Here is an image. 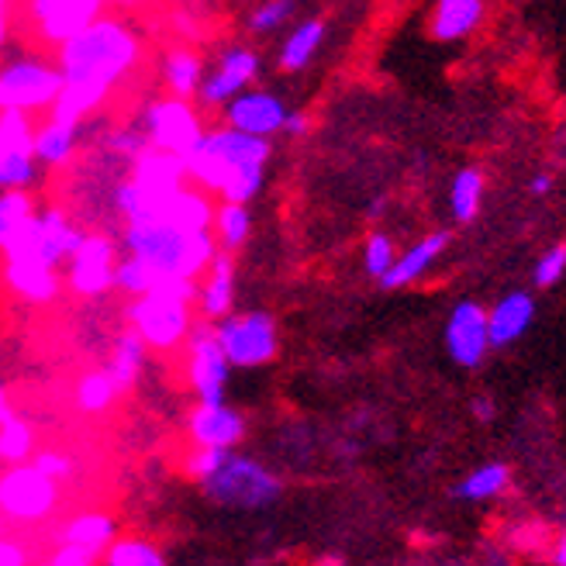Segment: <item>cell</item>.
Here are the masks:
<instances>
[{
	"label": "cell",
	"mask_w": 566,
	"mask_h": 566,
	"mask_svg": "<svg viewBox=\"0 0 566 566\" xmlns=\"http://www.w3.org/2000/svg\"><path fill=\"white\" fill-rule=\"evenodd\" d=\"M60 76L63 91L55 101V115L80 122L107 97V91L135 66L138 42L118 21H91L76 35L60 42Z\"/></svg>",
	"instance_id": "cell-1"
},
{
	"label": "cell",
	"mask_w": 566,
	"mask_h": 566,
	"mask_svg": "<svg viewBox=\"0 0 566 566\" xmlns=\"http://www.w3.org/2000/svg\"><path fill=\"white\" fill-rule=\"evenodd\" d=\"M266 138L242 135L235 128H214L201 132V138L193 142L190 153L184 156V169L208 190L221 193L224 201L249 205L266 187Z\"/></svg>",
	"instance_id": "cell-2"
},
{
	"label": "cell",
	"mask_w": 566,
	"mask_h": 566,
	"mask_svg": "<svg viewBox=\"0 0 566 566\" xmlns=\"http://www.w3.org/2000/svg\"><path fill=\"white\" fill-rule=\"evenodd\" d=\"M197 488L224 512H266L283 497V480L266 463L242 457L235 449H221Z\"/></svg>",
	"instance_id": "cell-3"
},
{
	"label": "cell",
	"mask_w": 566,
	"mask_h": 566,
	"mask_svg": "<svg viewBox=\"0 0 566 566\" xmlns=\"http://www.w3.org/2000/svg\"><path fill=\"white\" fill-rule=\"evenodd\" d=\"M190 301H193V280H169L156 283L149 294L135 297L128 318L132 328L146 338V346L169 349L190 332Z\"/></svg>",
	"instance_id": "cell-4"
},
{
	"label": "cell",
	"mask_w": 566,
	"mask_h": 566,
	"mask_svg": "<svg viewBox=\"0 0 566 566\" xmlns=\"http://www.w3.org/2000/svg\"><path fill=\"white\" fill-rule=\"evenodd\" d=\"M80 232L76 224L63 214V211H32V218L24 221V229L4 245L8 260L14 263H32L42 270H60L63 263H70V256L80 245Z\"/></svg>",
	"instance_id": "cell-5"
},
{
	"label": "cell",
	"mask_w": 566,
	"mask_h": 566,
	"mask_svg": "<svg viewBox=\"0 0 566 566\" xmlns=\"http://www.w3.org/2000/svg\"><path fill=\"white\" fill-rule=\"evenodd\" d=\"M63 76L60 66L45 63L35 52H18L0 63V111H32L52 107L60 101Z\"/></svg>",
	"instance_id": "cell-6"
},
{
	"label": "cell",
	"mask_w": 566,
	"mask_h": 566,
	"mask_svg": "<svg viewBox=\"0 0 566 566\" xmlns=\"http://www.w3.org/2000/svg\"><path fill=\"white\" fill-rule=\"evenodd\" d=\"M214 338L232 366L239 370H252L276 356L280 338H276V322L266 311H245V315H224L214 325Z\"/></svg>",
	"instance_id": "cell-7"
},
{
	"label": "cell",
	"mask_w": 566,
	"mask_h": 566,
	"mask_svg": "<svg viewBox=\"0 0 566 566\" xmlns=\"http://www.w3.org/2000/svg\"><path fill=\"white\" fill-rule=\"evenodd\" d=\"M32 125L21 111H0V193H28L39 184Z\"/></svg>",
	"instance_id": "cell-8"
},
{
	"label": "cell",
	"mask_w": 566,
	"mask_h": 566,
	"mask_svg": "<svg viewBox=\"0 0 566 566\" xmlns=\"http://www.w3.org/2000/svg\"><path fill=\"white\" fill-rule=\"evenodd\" d=\"M138 128L149 138V149L180 156V159L190 153V146L205 132L201 122H197V115L190 111V104L180 97H166V101L149 104L146 111H142Z\"/></svg>",
	"instance_id": "cell-9"
},
{
	"label": "cell",
	"mask_w": 566,
	"mask_h": 566,
	"mask_svg": "<svg viewBox=\"0 0 566 566\" xmlns=\"http://www.w3.org/2000/svg\"><path fill=\"white\" fill-rule=\"evenodd\" d=\"M55 501H60V488L55 480L39 473L35 467H11L4 476H0V507L18 518V522H39L45 518Z\"/></svg>",
	"instance_id": "cell-10"
},
{
	"label": "cell",
	"mask_w": 566,
	"mask_h": 566,
	"mask_svg": "<svg viewBox=\"0 0 566 566\" xmlns=\"http://www.w3.org/2000/svg\"><path fill=\"white\" fill-rule=\"evenodd\" d=\"M442 343L449 359L463 366V370H476L480 363L491 353V335H488V307L476 301H460L452 304L446 328H442Z\"/></svg>",
	"instance_id": "cell-11"
},
{
	"label": "cell",
	"mask_w": 566,
	"mask_h": 566,
	"mask_svg": "<svg viewBox=\"0 0 566 566\" xmlns=\"http://www.w3.org/2000/svg\"><path fill=\"white\" fill-rule=\"evenodd\" d=\"M263 70V60L256 49H229L221 52V60L214 63V70L208 76H201V87H197V101L205 107H224L232 97H239L242 91H249L252 83H256Z\"/></svg>",
	"instance_id": "cell-12"
},
{
	"label": "cell",
	"mask_w": 566,
	"mask_h": 566,
	"mask_svg": "<svg viewBox=\"0 0 566 566\" xmlns=\"http://www.w3.org/2000/svg\"><path fill=\"white\" fill-rule=\"evenodd\" d=\"M187 377L201 405H221L224 390H229L232 377V363L224 359L214 328H197L190 335V363H187Z\"/></svg>",
	"instance_id": "cell-13"
},
{
	"label": "cell",
	"mask_w": 566,
	"mask_h": 566,
	"mask_svg": "<svg viewBox=\"0 0 566 566\" xmlns=\"http://www.w3.org/2000/svg\"><path fill=\"white\" fill-rule=\"evenodd\" d=\"M221 111H224V128H235L242 135H256V138L280 135L291 115L287 101L270 91H242Z\"/></svg>",
	"instance_id": "cell-14"
},
{
	"label": "cell",
	"mask_w": 566,
	"mask_h": 566,
	"mask_svg": "<svg viewBox=\"0 0 566 566\" xmlns=\"http://www.w3.org/2000/svg\"><path fill=\"white\" fill-rule=\"evenodd\" d=\"M115 245L101 235H83L76 252L70 256V283L80 294H101L107 287H115Z\"/></svg>",
	"instance_id": "cell-15"
},
{
	"label": "cell",
	"mask_w": 566,
	"mask_h": 566,
	"mask_svg": "<svg viewBox=\"0 0 566 566\" xmlns=\"http://www.w3.org/2000/svg\"><path fill=\"white\" fill-rule=\"evenodd\" d=\"M187 432L201 449H235L245 439V418L232 405H197Z\"/></svg>",
	"instance_id": "cell-16"
},
{
	"label": "cell",
	"mask_w": 566,
	"mask_h": 566,
	"mask_svg": "<svg viewBox=\"0 0 566 566\" xmlns=\"http://www.w3.org/2000/svg\"><path fill=\"white\" fill-rule=\"evenodd\" d=\"M535 322V297L528 291H507L488 307V335L491 349H507L532 328Z\"/></svg>",
	"instance_id": "cell-17"
},
{
	"label": "cell",
	"mask_w": 566,
	"mask_h": 566,
	"mask_svg": "<svg viewBox=\"0 0 566 566\" xmlns=\"http://www.w3.org/2000/svg\"><path fill=\"white\" fill-rule=\"evenodd\" d=\"M97 11H101V0H32L39 32L49 42H66L80 28L97 21Z\"/></svg>",
	"instance_id": "cell-18"
},
{
	"label": "cell",
	"mask_w": 566,
	"mask_h": 566,
	"mask_svg": "<svg viewBox=\"0 0 566 566\" xmlns=\"http://www.w3.org/2000/svg\"><path fill=\"white\" fill-rule=\"evenodd\" d=\"M449 232H432L418 239L415 245H408L405 252H398V260H394V266L380 276V287L384 291H401V287H411V283H418L424 273H429L439 260L442 252L449 249Z\"/></svg>",
	"instance_id": "cell-19"
},
{
	"label": "cell",
	"mask_w": 566,
	"mask_h": 566,
	"mask_svg": "<svg viewBox=\"0 0 566 566\" xmlns=\"http://www.w3.org/2000/svg\"><path fill=\"white\" fill-rule=\"evenodd\" d=\"M488 14V0H436L429 32L436 42H463L470 39Z\"/></svg>",
	"instance_id": "cell-20"
},
{
	"label": "cell",
	"mask_w": 566,
	"mask_h": 566,
	"mask_svg": "<svg viewBox=\"0 0 566 566\" xmlns=\"http://www.w3.org/2000/svg\"><path fill=\"white\" fill-rule=\"evenodd\" d=\"M193 297L201 301V315L211 322H221L224 315H232L235 304V270L232 260L224 252H214L208 263V276L201 287H193Z\"/></svg>",
	"instance_id": "cell-21"
},
{
	"label": "cell",
	"mask_w": 566,
	"mask_h": 566,
	"mask_svg": "<svg viewBox=\"0 0 566 566\" xmlns=\"http://www.w3.org/2000/svg\"><path fill=\"white\" fill-rule=\"evenodd\" d=\"M512 480H515L512 467H507L504 460H491L484 467L470 470L460 484L452 488V497L467 501V504H488V501H497L512 491Z\"/></svg>",
	"instance_id": "cell-22"
},
{
	"label": "cell",
	"mask_w": 566,
	"mask_h": 566,
	"mask_svg": "<svg viewBox=\"0 0 566 566\" xmlns=\"http://www.w3.org/2000/svg\"><path fill=\"white\" fill-rule=\"evenodd\" d=\"M115 539H118V522L111 515H104V512L80 515L63 528V546L91 556V559H101V553Z\"/></svg>",
	"instance_id": "cell-23"
},
{
	"label": "cell",
	"mask_w": 566,
	"mask_h": 566,
	"mask_svg": "<svg viewBox=\"0 0 566 566\" xmlns=\"http://www.w3.org/2000/svg\"><path fill=\"white\" fill-rule=\"evenodd\" d=\"M322 42H325V21H318V18L301 21L297 28H291L287 39L280 42L276 66L283 73H301V70H307V63L318 55Z\"/></svg>",
	"instance_id": "cell-24"
},
{
	"label": "cell",
	"mask_w": 566,
	"mask_h": 566,
	"mask_svg": "<svg viewBox=\"0 0 566 566\" xmlns=\"http://www.w3.org/2000/svg\"><path fill=\"white\" fill-rule=\"evenodd\" d=\"M80 122H70V118H60L52 115L49 125H42L32 138L35 146V159L42 166H66L76 153V142H80Z\"/></svg>",
	"instance_id": "cell-25"
},
{
	"label": "cell",
	"mask_w": 566,
	"mask_h": 566,
	"mask_svg": "<svg viewBox=\"0 0 566 566\" xmlns=\"http://www.w3.org/2000/svg\"><path fill=\"white\" fill-rule=\"evenodd\" d=\"M484 193H488V177L480 166H463L449 184V211L460 224L476 221L480 208H484Z\"/></svg>",
	"instance_id": "cell-26"
},
{
	"label": "cell",
	"mask_w": 566,
	"mask_h": 566,
	"mask_svg": "<svg viewBox=\"0 0 566 566\" xmlns=\"http://www.w3.org/2000/svg\"><path fill=\"white\" fill-rule=\"evenodd\" d=\"M101 566H166V556L156 543L142 539V535H118L101 553Z\"/></svg>",
	"instance_id": "cell-27"
},
{
	"label": "cell",
	"mask_w": 566,
	"mask_h": 566,
	"mask_svg": "<svg viewBox=\"0 0 566 566\" xmlns=\"http://www.w3.org/2000/svg\"><path fill=\"white\" fill-rule=\"evenodd\" d=\"M252 232V218H249V208L245 205H235V201H224L214 214H211V235H214V245H221L224 252L229 249H239Z\"/></svg>",
	"instance_id": "cell-28"
},
{
	"label": "cell",
	"mask_w": 566,
	"mask_h": 566,
	"mask_svg": "<svg viewBox=\"0 0 566 566\" xmlns=\"http://www.w3.org/2000/svg\"><path fill=\"white\" fill-rule=\"evenodd\" d=\"M201 76H205V66L197 55H190V52H169L166 55L163 80H166V87L174 97H180V101L193 97L197 87H201Z\"/></svg>",
	"instance_id": "cell-29"
},
{
	"label": "cell",
	"mask_w": 566,
	"mask_h": 566,
	"mask_svg": "<svg viewBox=\"0 0 566 566\" xmlns=\"http://www.w3.org/2000/svg\"><path fill=\"white\" fill-rule=\"evenodd\" d=\"M146 338H142L135 328L132 332H125L122 338H118V346H115V359H111V366H107V374L115 377V384L125 390L138 374H142V366H146Z\"/></svg>",
	"instance_id": "cell-30"
},
{
	"label": "cell",
	"mask_w": 566,
	"mask_h": 566,
	"mask_svg": "<svg viewBox=\"0 0 566 566\" xmlns=\"http://www.w3.org/2000/svg\"><path fill=\"white\" fill-rule=\"evenodd\" d=\"M118 394H122V387L115 384V377H111L107 370L87 374V377L80 380V387H76V408L87 411V415L107 411L111 405H115Z\"/></svg>",
	"instance_id": "cell-31"
},
{
	"label": "cell",
	"mask_w": 566,
	"mask_h": 566,
	"mask_svg": "<svg viewBox=\"0 0 566 566\" xmlns=\"http://www.w3.org/2000/svg\"><path fill=\"white\" fill-rule=\"evenodd\" d=\"M32 449H35V432L24 421H18L14 415L0 421V460L18 467L32 457Z\"/></svg>",
	"instance_id": "cell-32"
},
{
	"label": "cell",
	"mask_w": 566,
	"mask_h": 566,
	"mask_svg": "<svg viewBox=\"0 0 566 566\" xmlns=\"http://www.w3.org/2000/svg\"><path fill=\"white\" fill-rule=\"evenodd\" d=\"M32 201H28V193H0V249H4L21 229L24 221L32 218Z\"/></svg>",
	"instance_id": "cell-33"
},
{
	"label": "cell",
	"mask_w": 566,
	"mask_h": 566,
	"mask_svg": "<svg viewBox=\"0 0 566 566\" xmlns=\"http://www.w3.org/2000/svg\"><path fill=\"white\" fill-rule=\"evenodd\" d=\"M294 0H263V4L249 14V32L256 35H273L283 24L294 18Z\"/></svg>",
	"instance_id": "cell-34"
},
{
	"label": "cell",
	"mask_w": 566,
	"mask_h": 566,
	"mask_svg": "<svg viewBox=\"0 0 566 566\" xmlns=\"http://www.w3.org/2000/svg\"><path fill=\"white\" fill-rule=\"evenodd\" d=\"M394 260H398V245H394V239L387 232H374L370 239H366V245H363V270L370 273L374 280H380L394 266Z\"/></svg>",
	"instance_id": "cell-35"
},
{
	"label": "cell",
	"mask_w": 566,
	"mask_h": 566,
	"mask_svg": "<svg viewBox=\"0 0 566 566\" xmlns=\"http://www.w3.org/2000/svg\"><path fill=\"white\" fill-rule=\"evenodd\" d=\"M566 276V239L553 242L539 260H535V270H532V283L539 291H549L556 283Z\"/></svg>",
	"instance_id": "cell-36"
},
{
	"label": "cell",
	"mask_w": 566,
	"mask_h": 566,
	"mask_svg": "<svg viewBox=\"0 0 566 566\" xmlns=\"http://www.w3.org/2000/svg\"><path fill=\"white\" fill-rule=\"evenodd\" d=\"M115 287L125 291V294H132V297H142V294H149L156 287V276L146 266H142L138 260L122 256L115 263Z\"/></svg>",
	"instance_id": "cell-37"
},
{
	"label": "cell",
	"mask_w": 566,
	"mask_h": 566,
	"mask_svg": "<svg viewBox=\"0 0 566 566\" xmlns=\"http://www.w3.org/2000/svg\"><path fill=\"white\" fill-rule=\"evenodd\" d=\"M32 467H35L39 473L52 476V480H60V476H66V473L73 470L70 457H63V452H39Z\"/></svg>",
	"instance_id": "cell-38"
},
{
	"label": "cell",
	"mask_w": 566,
	"mask_h": 566,
	"mask_svg": "<svg viewBox=\"0 0 566 566\" xmlns=\"http://www.w3.org/2000/svg\"><path fill=\"white\" fill-rule=\"evenodd\" d=\"M45 566H97V559H91V556H83V553H76V549H66V546H60V553H55Z\"/></svg>",
	"instance_id": "cell-39"
},
{
	"label": "cell",
	"mask_w": 566,
	"mask_h": 566,
	"mask_svg": "<svg viewBox=\"0 0 566 566\" xmlns=\"http://www.w3.org/2000/svg\"><path fill=\"white\" fill-rule=\"evenodd\" d=\"M553 190H556V177L549 174V169H539V174L528 180V193L532 197H549Z\"/></svg>",
	"instance_id": "cell-40"
},
{
	"label": "cell",
	"mask_w": 566,
	"mask_h": 566,
	"mask_svg": "<svg viewBox=\"0 0 566 566\" xmlns=\"http://www.w3.org/2000/svg\"><path fill=\"white\" fill-rule=\"evenodd\" d=\"M470 415H473L480 424H488V421L497 418V405H494L491 398H473V401H470Z\"/></svg>",
	"instance_id": "cell-41"
},
{
	"label": "cell",
	"mask_w": 566,
	"mask_h": 566,
	"mask_svg": "<svg viewBox=\"0 0 566 566\" xmlns=\"http://www.w3.org/2000/svg\"><path fill=\"white\" fill-rule=\"evenodd\" d=\"M0 566H24V553L14 543L0 539Z\"/></svg>",
	"instance_id": "cell-42"
},
{
	"label": "cell",
	"mask_w": 566,
	"mask_h": 566,
	"mask_svg": "<svg viewBox=\"0 0 566 566\" xmlns=\"http://www.w3.org/2000/svg\"><path fill=\"white\" fill-rule=\"evenodd\" d=\"M283 132H287V135H304V132H307V115H301V111H291V115H287V125H283Z\"/></svg>",
	"instance_id": "cell-43"
},
{
	"label": "cell",
	"mask_w": 566,
	"mask_h": 566,
	"mask_svg": "<svg viewBox=\"0 0 566 566\" xmlns=\"http://www.w3.org/2000/svg\"><path fill=\"white\" fill-rule=\"evenodd\" d=\"M549 563H553V566H566V532L556 535L553 553H549Z\"/></svg>",
	"instance_id": "cell-44"
},
{
	"label": "cell",
	"mask_w": 566,
	"mask_h": 566,
	"mask_svg": "<svg viewBox=\"0 0 566 566\" xmlns=\"http://www.w3.org/2000/svg\"><path fill=\"white\" fill-rule=\"evenodd\" d=\"M11 418V408H8V398H4V387H0V421Z\"/></svg>",
	"instance_id": "cell-45"
},
{
	"label": "cell",
	"mask_w": 566,
	"mask_h": 566,
	"mask_svg": "<svg viewBox=\"0 0 566 566\" xmlns=\"http://www.w3.org/2000/svg\"><path fill=\"white\" fill-rule=\"evenodd\" d=\"M0 49H4V0H0Z\"/></svg>",
	"instance_id": "cell-46"
}]
</instances>
